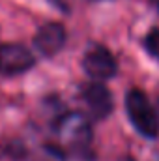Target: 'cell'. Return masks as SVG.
<instances>
[{"instance_id": "obj_1", "label": "cell", "mask_w": 159, "mask_h": 161, "mask_svg": "<svg viewBox=\"0 0 159 161\" xmlns=\"http://www.w3.org/2000/svg\"><path fill=\"white\" fill-rule=\"evenodd\" d=\"M58 135V148L64 152V148L75 152V154H86L92 144V125L88 118L80 113H66L62 114L56 125Z\"/></svg>"}, {"instance_id": "obj_2", "label": "cell", "mask_w": 159, "mask_h": 161, "mask_svg": "<svg viewBox=\"0 0 159 161\" xmlns=\"http://www.w3.org/2000/svg\"><path fill=\"white\" fill-rule=\"evenodd\" d=\"M125 111L133 124V127L146 139H156L159 135V120L157 114L144 96L142 90H129L125 96Z\"/></svg>"}, {"instance_id": "obj_3", "label": "cell", "mask_w": 159, "mask_h": 161, "mask_svg": "<svg viewBox=\"0 0 159 161\" xmlns=\"http://www.w3.org/2000/svg\"><path fill=\"white\" fill-rule=\"evenodd\" d=\"M82 69L92 82H103L116 75V60L103 45H92L82 58Z\"/></svg>"}, {"instance_id": "obj_4", "label": "cell", "mask_w": 159, "mask_h": 161, "mask_svg": "<svg viewBox=\"0 0 159 161\" xmlns=\"http://www.w3.org/2000/svg\"><path fill=\"white\" fill-rule=\"evenodd\" d=\"M80 99L92 120H103L112 111V96L101 82H88L80 88Z\"/></svg>"}, {"instance_id": "obj_5", "label": "cell", "mask_w": 159, "mask_h": 161, "mask_svg": "<svg viewBox=\"0 0 159 161\" xmlns=\"http://www.w3.org/2000/svg\"><path fill=\"white\" fill-rule=\"evenodd\" d=\"M34 66L32 53L19 43H0V73L19 75Z\"/></svg>"}, {"instance_id": "obj_6", "label": "cell", "mask_w": 159, "mask_h": 161, "mask_svg": "<svg viewBox=\"0 0 159 161\" xmlns=\"http://www.w3.org/2000/svg\"><path fill=\"white\" fill-rule=\"evenodd\" d=\"M66 45V28L60 23L43 25L34 36V47L45 56H54Z\"/></svg>"}, {"instance_id": "obj_7", "label": "cell", "mask_w": 159, "mask_h": 161, "mask_svg": "<svg viewBox=\"0 0 159 161\" xmlns=\"http://www.w3.org/2000/svg\"><path fill=\"white\" fill-rule=\"evenodd\" d=\"M144 47H146V51H148L156 60H159V28H152V30L146 34V38H144Z\"/></svg>"}, {"instance_id": "obj_8", "label": "cell", "mask_w": 159, "mask_h": 161, "mask_svg": "<svg viewBox=\"0 0 159 161\" xmlns=\"http://www.w3.org/2000/svg\"><path fill=\"white\" fill-rule=\"evenodd\" d=\"M49 2H51V4H54V6H56L58 9H64V11L68 9V8H66V2H64V0H49Z\"/></svg>"}, {"instance_id": "obj_9", "label": "cell", "mask_w": 159, "mask_h": 161, "mask_svg": "<svg viewBox=\"0 0 159 161\" xmlns=\"http://www.w3.org/2000/svg\"><path fill=\"white\" fill-rule=\"evenodd\" d=\"M156 114H157V120H159V101H157V111H156Z\"/></svg>"}, {"instance_id": "obj_10", "label": "cell", "mask_w": 159, "mask_h": 161, "mask_svg": "<svg viewBox=\"0 0 159 161\" xmlns=\"http://www.w3.org/2000/svg\"><path fill=\"white\" fill-rule=\"evenodd\" d=\"M152 2H154V4H156V6L159 8V0H152Z\"/></svg>"}]
</instances>
